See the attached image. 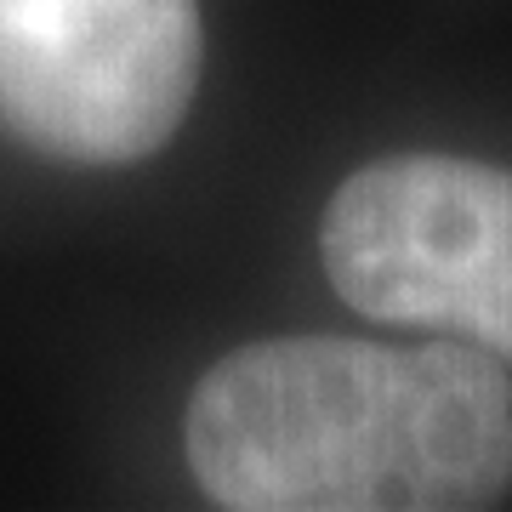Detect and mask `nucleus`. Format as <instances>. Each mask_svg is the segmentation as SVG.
I'll use <instances>...</instances> for the list:
<instances>
[{
	"instance_id": "nucleus-1",
	"label": "nucleus",
	"mask_w": 512,
	"mask_h": 512,
	"mask_svg": "<svg viewBox=\"0 0 512 512\" xmlns=\"http://www.w3.org/2000/svg\"><path fill=\"white\" fill-rule=\"evenodd\" d=\"M188 467L228 512H473L512 484V387L456 342H251L194 387Z\"/></svg>"
},
{
	"instance_id": "nucleus-2",
	"label": "nucleus",
	"mask_w": 512,
	"mask_h": 512,
	"mask_svg": "<svg viewBox=\"0 0 512 512\" xmlns=\"http://www.w3.org/2000/svg\"><path fill=\"white\" fill-rule=\"evenodd\" d=\"M319 251L365 319L456 330L512 359V171L456 154L376 160L330 194Z\"/></svg>"
},
{
	"instance_id": "nucleus-3",
	"label": "nucleus",
	"mask_w": 512,
	"mask_h": 512,
	"mask_svg": "<svg viewBox=\"0 0 512 512\" xmlns=\"http://www.w3.org/2000/svg\"><path fill=\"white\" fill-rule=\"evenodd\" d=\"M200 80V0H0V131L63 165L171 143Z\"/></svg>"
}]
</instances>
